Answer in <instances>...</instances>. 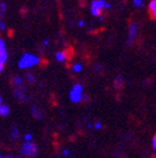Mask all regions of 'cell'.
<instances>
[{"mask_svg": "<svg viewBox=\"0 0 156 158\" xmlns=\"http://www.w3.org/2000/svg\"><path fill=\"white\" fill-rule=\"evenodd\" d=\"M39 63H41V58L38 56L31 54V53H24L22 57L20 58L18 66H19L20 69H27L36 66Z\"/></svg>", "mask_w": 156, "mask_h": 158, "instance_id": "1", "label": "cell"}, {"mask_svg": "<svg viewBox=\"0 0 156 158\" xmlns=\"http://www.w3.org/2000/svg\"><path fill=\"white\" fill-rule=\"evenodd\" d=\"M37 147L32 142H26L22 145L20 149V154L22 156H27L29 158H35L37 156Z\"/></svg>", "mask_w": 156, "mask_h": 158, "instance_id": "2", "label": "cell"}, {"mask_svg": "<svg viewBox=\"0 0 156 158\" xmlns=\"http://www.w3.org/2000/svg\"><path fill=\"white\" fill-rule=\"evenodd\" d=\"M69 97H70V100L73 103H78V102L82 101L83 98V87L81 86L80 84H76L73 86V88L71 89L70 94H69Z\"/></svg>", "mask_w": 156, "mask_h": 158, "instance_id": "3", "label": "cell"}, {"mask_svg": "<svg viewBox=\"0 0 156 158\" xmlns=\"http://www.w3.org/2000/svg\"><path fill=\"white\" fill-rule=\"evenodd\" d=\"M105 0H93L91 3V13L94 17H100L102 10L105 9Z\"/></svg>", "mask_w": 156, "mask_h": 158, "instance_id": "4", "label": "cell"}, {"mask_svg": "<svg viewBox=\"0 0 156 158\" xmlns=\"http://www.w3.org/2000/svg\"><path fill=\"white\" fill-rule=\"evenodd\" d=\"M8 60V51L7 46H6L5 40H0V72L3 70L5 64Z\"/></svg>", "mask_w": 156, "mask_h": 158, "instance_id": "5", "label": "cell"}, {"mask_svg": "<svg viewBox=\"0 0 156 158\" xmlns=\"http://www.w3.org/2000/svg\"><path fill=\"white\" fill-rule=\"evenodd\" d=\"M137 34H138V24L135 22H131L129 25V33H128V40H127L128 47L134 42V40L137 37Z\"/></svg>", "mask_w": 156, "mask_h": 158, "instance_id": "6", "label": "cell"}, {"mask_svg": "<svg viewBox=\"0 0 156 158\" xmlns=\"http://www.w3.org/2000/svg\"><path fill=\"white\" fill-rule=\"evenodd\" d=\"M25 90H23L22 88L21 89H14L13 90V94H14V97L18 99V100H20V101H24L25 100V94H24Z\"/></svg>", "mask_w": 156, "mask_h": 158, "instance_id": "7", "label": "cell"}, {"mask_svg": "<svg viewBox=\"0 0 156 158\" xmlns=\"http://www.w3.org/2000/svg\"><path fill=\"white\" fill-rule=\"evenodd\" d=\"M55 58H56L57 62L64 63L67 59H68V55H67L66 52H61V51H59V52H57L56 55H55Z\"/></svg>", "mask_w": 156, "mask_h": 158, "instance_id": "8", "label": "cell"}, {"mask_svg": "<svg viewBox=\"0 0 156 158\" xmlns=\"http://www.w3.org/2000/svg\"><path fill=\"white\" fill-rule=\"evenodd\" d=\"M149 10L152 18L156 20V0H151L149 3Z\"/></svg>", "mask_w": 156, "mask_h": 158, "instance_id": "9", "label": "cell"}, {"mask_svg": "<svg viewBox=\"0 0 156 158\" xmlns=\"http://www.w3.org/2000/svg\"><path fill=\"white\" fill-rule=\"evenodd\" d=\"M32 115H33V118H37V120L43 118V113H41V111H39V109L37 108V106H32Z\"/></svg>", "mask_w": 156, "mask_h": 158, "instance_id": "10", "label": "cell"}, {"mask_svg": "<svg viewBox=\"0 0 156 158\" xmlns=\"http://www.w3.org/2000/svg\"><path fill=\"white\" fill-rule=\"evenodd\" d=\"M0 114H1V116L9 115V114H10L9 106H7V104H3V103L0 104Z\"/></svg>", "mask_w": 156, "mask_h": 158, "instance_id": "11", "label": "cell"}, {"mask_svg": "<svg viewBox=\"0 0 156 158\" xmlns=\"http://www.w3.org/2000/svg\"><path fill=\"white\" fill-rule=\"evenodd\" d=\"M12 84L15 87H21L23 84V78L21 76H14L12 78Z\"/></svg>", "mask_w": 156, "mask_h": 158, "instance_id": "12", "label": "cell"}, {"mask_svg": "<svg viewBox=\"0 0 156 158\" xmlns=\"http://www.w3.org/2000/svg\"><path fill=\"white\" fill-rule=\"evenodd\" d=\"M122 84H123V77L122 76H117L115 78V82H114V85H115L116 88H120V87L122 86Z\"/></svg>", "mask_w": 156, "mask_h": 158, "instance_id": "13", "label": "cell"}, {"mask_svg": "<svg viewBox=\"0 0 156 158\" xmlns=\"http://www.w3.org/2000/svg\"><path fill=\"white\" fill-rule=\"evenodd\" d=\"M6 11H7V5H6L5 1H1V2H0V15L3 17Z\"/></svg>", "mask_w": 156, "mask_h": 158, "instance_id": "14", "label": "cell"}, {"mask_svg": "<svg viewBox=\"0 0 156 158\" xmlns=\"http://www.w3.org/2000/svg\"><path fill=\"white\" fill-rule=\"evenodd\" d=\"M82 69H83V66L81 63H76V64H74L73 67H72V70H73L74 73H80Z\"/></svg>", "mask_w": 156, "mask_h": 158, "instance_id": "15", "label": "cell"}, {"mask_svg": "<svg viewBox=\"0 0 156 158\" xmlns=\"http://www.w3.org/2000/svg\"><path fill=\"white\" fill-rule=\"evenodd\" d=\"M25 80L32 84V82H35V80H36V79H35V76H33L32 74L27 73V74H25Z\"/></svg>", "mask_w": 156, "mask_h": 158, "instance_id": "16", "label": "cell"}, {"mask_svg": "<svg viewBox=\"0 0 156 158\" xmlns=\"http://www.w3.org/2000/svg\"><path fill=\"white\" fill-rule=\"evenodd\" d=\"M132 3L134 8H142L144 5L143 0H132Z\"/></svg>", "mask_w": 156, "mask_h": 158, "instance_id": "17", "label": "cell"}, {"mask_svg": "<svg viewBox=\"0 0 156 158\" xmlns=\"http://www.w3.org/2000/svg\"><path fill=\"white\" fill-rule=\"evenodd\" d=\"M18 135H19V130H18L17 127H13L12 128V134H11V138L14 139V138L18 137Z\"/></svg>", "mask_w": 156, "mask_h": 158, "instance_id": "18", "label": "cell"}, {"mask_svg": "<svg viewBox=\"0 0 156 158\" xmlns=\"http://www.w3.org/2000/svg\"><path fill=\"white\" fill-rule=\"evenodd\" d=\"M33 138V134L32 133H27L24 135V141L25 142H31V139Z\"/></svg>", "mask_w": 156, "mask_h": 158, "instance_id": "19", "label": "cell"}, {"mask_svg": "<svg viewBox=\"0 0 156 158\" xmlns=\"http://www.w3.org/2000/svg\"><path fill=\"white\" fill-rule=\"evenodd\" d=\"M152 145H153V149L156 152V134L154 135V137H153V141H152Z\"/></svg>", "mask_w": 156, "mask_h": 158, "instance_id": "20", "label": "cell"}, {"mask_svg": "<svg viewBox=\"0 0 156 158\" xmlns=\"http://www.w3.org/2000/svg\"><path fill=\"white\" fill-rule=\"evenodd\" d=\"M0 30H1V31H5L6 30V24L3 21H0Z\"/></svg>", "mask_w": 156, "mask_h": 158, "instance_id": "21", "label": "cell"}, {"mask_svg": "<svg viewBox=\"0 0 156 158\" xmlns=\"http://www.w3.org/2000/svg\"><path fill=\"white\" fill-rule=\"evenodd\" d=\"M94 127H95L96 130H100V128H102V124H100L99 122H96V123L94 124Z\"/></svg>", "mask_w": 156, "mask_h": 158, "instance_id": "22", "label": "cell"}, {"mask_svg": "<svg viewBox=\"0 0 156 158\" xmlns=\"http://www.w3.org/2000/svg\"><path fill=\"white\" fill-rule=\"evenodd\" d=\"M78 25H79L80 27H84V21H82V20H81V21H79V22H78Z\"/></svg>", "mask_w": 156, "mask_h": 158, "instance_id": "23", "label": "cell"}, {"mask_svg": "<svg viewBox=\"0 0 156 158\" xmlns=\"http://www.w3.org/2000/svg\"><path fill=\"white\" fill-rule=\"evenodd\" d=\"M110 7H111V5H110L109 2H106V5H105V10L110 9Z\"/></svg>", "mask_w": 156, "mask_h": 158, "instance_id": "24", "label": "cell"}, {"mask_svg": "<svg viewBox=\"0 0 156 158\" xmlns=\"http://www.w3.org/2000/svg\"><path fill=\"white\" fill-rule=\"evenodd\" d=\"M48 44H49V41H48V40H45L44 42H43V45H44V46H47Z\"/></svg>", "mask_w": 156, "mask_h": 158, "instance_id": "25", "label": "cell"}, {"mask_svg": "<svg viewBox=\"0 0 156 158\" xmlns=\"http://www.w3.org/2000/svg\"><path fill=\"white\" fill-rule=\"evenodd\" d=\"M69 154H70V152H69L68 149H64V156H69Z\"/></svg>", "mask_w": 156, "mask_h": 158, "instance_id": "26", "label": "cell"}, {"mask_svg": "<svg viewBox=\"0 0 156 158\" xmlns=\"http://www.w3.org/2000/svg\"><path fill=\"white\" fill-rule=\"evenodd\" d=\"M98 18H99V21H104V18L103 17H98Z\"/></svg>", "mask_w": 156, "mask_h": 158, "instance_id": "27", "label": "cell"}, {"mask_svg": "<svg viewBox=\"0 0 156 158\" xmlns=\"http://www.w3.org/2000/svg\"><path fill=\"white\" fill-rule=\"evenodd\" d=\"M6 158H12V157H10V156H7V157H6Z\"/></svg>", "mask_w": 156, "mask_h": 158, "instance_id": "28", "label": "cell"}, {"mask_svg": "<svg viewBox=\"0 0 156 158\" xmlns=\"http://www.w3.org/2000/svg\"><path fill=\"white\" fill-rule=\"evenodd\" d=\"M18 158H21V157H18Z\"/></svg>", "mask_w": 156, "mask_h": 158, "instance_id": "29", "label": "cell"}]
</instances>
